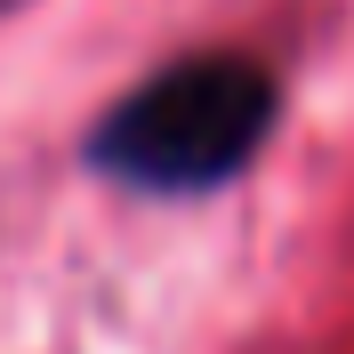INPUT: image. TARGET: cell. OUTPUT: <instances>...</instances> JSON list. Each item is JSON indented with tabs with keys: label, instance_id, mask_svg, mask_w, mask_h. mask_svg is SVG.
<instances>
[{
	"label": "cell",
	"instance_id": "obj_1",
	"mask_svg": "<svg viewBox=\"0 0 354 354\" xmlns=\"http://www.w3.org/2000/svg\"><path fill=\"white\" fill-rule=\"evenodd\" d=\"M266 121H274V81L250 57H185L105 121L97 161L145 194H185L234 177L258 153Z\"/></svg>",
	"mask_w": 354,
	"mask_h": 354
}]
</instances>
